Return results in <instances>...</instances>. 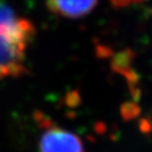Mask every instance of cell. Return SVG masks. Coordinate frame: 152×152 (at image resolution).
I'll return each instance as SVG.
<instances>
[{
	"label": "cell",
	"mask_w": 152,
	"mask_h": 152,
	"mask_svg": "<svg viewBox=\"0 0 152 152\" xmlns=\"http://www.w3.org/2000/svg\"><path fill=\"white\" fill-rule=\"evenodd\" d=\"M34 35V24L0 0V79L24 74L26 51Z\"/></svg>",
	"instance_id": "6da1fadb"
},
{
	"label": "cell",
	"mask_w": 152,
	"mask_h": 152,
	"mask_svg": "<svg viewBox=\"0 0 152 152\" xmlns=\"http://www.w3.org/2000/svg\"><path fill=\"white\" fill-rule=\"evenodd\" d=\"M111 3L116 7H124L128 5L132 0H110Z\"/></svg>",
	"instance_id": "277c9868"
},
{
	"label": "cell",
	"mask_w": 152,
	"mask_h": 152,
	"mask_svg": "<svg viewBox=\"0 0 152 152\" xmlns=\"http://www.w3.org/2000/svg\"><path fill=\"white\" fill-rule=\"evenodd\" d=\"M40 152H85L81 140L75 134L52 127L40 138Z\"/></svg>",
	"instance_id": "7a4b0ae2"
},
{
	"label": "cell",
	"mask_w": 152,
	"mask_h": 152,
	"mask_svg": "<svg viewBox=\"0 0 152 152\" xmlns=\"http://www.w3.org/2000/svg\"><path fill=\"white\" fill-rule=\"evenodd\" d=\"M98 0H48L49 9L69 18H79L90 13Z\"/></svg>",
	"instance_id": "3957f363"
}]
</instances>
